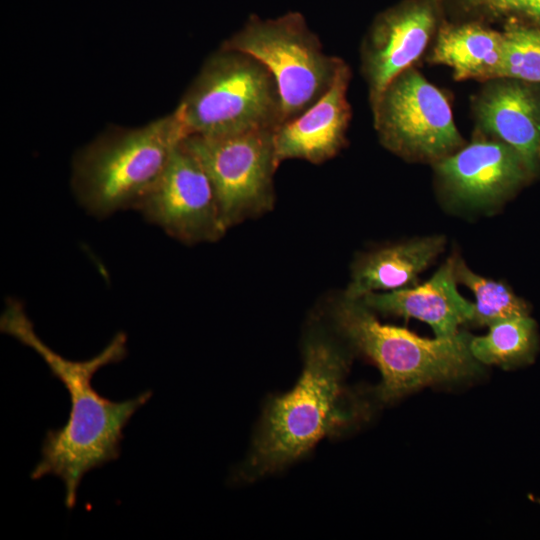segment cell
<instances>
[{"label":"cell","instance_id":"6da1fadb","mask_svg":"<svg viewBox=\"0 0 540 540\" xmlns=\"http://www.w3.org/2000/svg\"><path fill=\"white\" fill-rule=\"evenodd\" d=\"M301 350L296 384L265 401L248 452L231 473L232 484H250L288 468L364 415L367 404L346 385L353 351L321 309L304 327Z\"/></svg>","mask_w":540,"mask_h":540},{"label":"cell","instance_id":"7a4b0ae2","mask_svg":"<svg viewBox=\"0 0 540 540\" xmlns=\"http://www.w3.org/2000/svg\"><path fill=\"white\" fill-rule=\"evenodd\" d=\"M0 330L33 349L69 394L68 421L61 428L46 432L41 459L30 478L39 480L47 475L60 478L65 486V506L73 509L83 477L119 458L124 428L136 411L150 400L153 392L146 390L124 401H112L94 389L95 373L127 356V335L122 331L94 357L84 361L70 360L39 338L23 304L14 298L6 300Z\"/></svg>","mask_w":540,"mask_h":540},{"label":"cell","instance_id":"3957f363","mask_svg":"<svg viewBox=\"0 0 540 540\" xmlns=\"http://www.w3.org/2000/svg\"><path fill=\"white\" fill-rule=\"evenodd\" d=\"M353 352L371 360L381 373L373 399L392 403L427 385L456 382L477 375L480 363L470 351L471 335L422 338L408 329L383 324L360 299L342 294L321 308Z\"/></svg>","mask_w":540,"mask_h":540},{"label":"cell","instance_id":"277c9868","mask_svg":"<svg viewBox=\"0 0 540 540\" xmlns=\"http://www.w3.org/2000/svg\"><path fill=\"white\" fill-rule=\"evenodd\" d=\"M187 136L177 107L140 127L104 131L74 156L71 186L77 201L97 218L134 209Z\"/></svg>","mask_w":540,"mask_h":540},{"label":"cell","instance_id":"5b68a950","mask_svg":"<svg viewBox=\"0 0 540 540\" xmlns=\"http://www.w3.org/2000/svg\"><path fill=\"white\" fill-rule=\"evenodd\" d=\"M177 108L188 136L274 130L283 122L271 72L253 56L222 46L205 60Z\"/></svg>","mask_w":540,"mask_h":540},{"label":"cell","instance_id":"8992f818","mask_svg":"<svg viewBox=\"0 0 540 540\" xmlns=\"http://www.w3.org/2000/svg\"><path fill=\"white\" fill-rule=\"evenodd\" d=\"M221 46L253 56L271 72L280 91L282 123L321 98L345 63L324 52L318 36L298 12L275 19L252 15Z\"/></svg>","mask_w":540,"mask_h":540},{"label":"cell","instance_id":"52a82bcc","mask_svg":"<svg viewBox=\"0 0 540 540\" xmlns=\"http://www.w3.org/2000/svg\"><path fill=\"white\" fill-rule=\"evenodd\" d=\"M274 130L223 136L189 135L184 139L212 182L228 229L274 207V174L279 166Z\"/></svg>","mask_w":540,"mask_h":540},{"label":"cell","instance_id":"ba28073f","mask_svg":"<svg viewBox=\"0 0 540 540\" xmlns=\"http://www.w3.org/2000/svg\"><path fill=\"white\" fill-rule=\"evenodd\" d=\"M371 109L381 144L406 160L434 164L463 147L448 99L413 66L388 84Z\"/></svg>","mask_w":540,"mask_h":540},{"label":"cell","instance_id":"9c48e42d","mask_svg":"<svg viewBox=\"0 0 540 540\" xmlns=\"http://www.w3.org/2000/svg\"><path fill=\"white\" fill-rule=\"evenodd\" d=\"M134 209L147 222L187 245L215 242L228 230L212 182L184 140Z\"/></svg>","mask_w":540,"mask_h":540},{"label":"cell","instance_id":"30bf717a","mask_svg":"<svg viewBox=\"0 0 540 540\" xmlns=\"http://www.w3.org/2000/svg\"><path fill=\"white\" fill-rule=\"evenodd\" d=\"M441 0H403L376 16L361 46L371 107L388 84L413 66L442 24Z\"/></svg>","mask_w":540,"mask_h":540},{"label":"cell","instance_id":"8fae6325","mask_svg":"<svg viewBox=\"0 0 540 540\" xmlns=\"http://www.w3.org/2000/svg\"><path fill=\"white\" fill-rule=\"evenodd\" d=\"M434 164L449 198L472 208L503 202L532 177L518 152L496 139L475 140Z\"/></svg>","mask_w":540,"mask_h":540},{"label":"cell","instance_id":"7c38bea8","mask_svg":"<svg viewBox=\"0 0 540 540\" xmlns=\"http://www.w3.org/2000/svg\"><path fill=\"white\" fill-rule=\"evenodd\" d=\"M350 79V67L344 63L321 98L298 116L275 128L273 140L279 165L289 159L321 164L344 147L351 120L347 98Z\"/></svg>","mask_w":540,"mask_h":540},{"label":"cell","instance_id":"4fadbf2b","mask_svg":"<svg viewBox=\"0 0 540 540\" xmlns=\"http://www.w3.org/2000/svg\"><path fill=\"white\" fill-rule=\"evenodd\" d=\"M474 112L479 131L515 149L534 176L540 165V84L489 80Z\"/></svg>","mask_w":540,"mask_h":540},{"label":"cell","instance_id":"5bb4252c","mask_svg":"<svg viewBox=\"0 0 540 540\" xmlns=\"http://www.w3.org/2000/svg\"><path fill=\"white\" fill-rule=\"evenodd\" d=\"M455 265L456 258H449L422 285L369 293L359 299L374 312L423 321L437 338L453 337L459 326L471 323L474 316V304L457 290Z\"/></svg>","mask_w":540,"mask_h":540},{"label":"cell","instance_id":"9a60e30c","mask_svg":"<svg viewBox=\"0 0 540 540\" xmlns=\"http://www.w3.org/2000/svg\"><path fill=\"white\" fill-rule=\"evenodd\" d=\"M444 244L443 237L428 236L372 250L354 263L344 293L359 299L369 293L412 287Z\"/></svg>","mask_w":540,"mask_h":540},{"label":"cell","instance_id":"2e32d148","mask_svg":"<svg viewBox=\"0 0 540 540\" xmlns=\"http://www.w3.org/2000/svg\"><path fill=\"white\" fill-rule=\"evenodd\" d=\"M503 56L502 32L476 21H443L429 61L450 67L455 80L489 81L499 78Z\"/></svg>","mask_w":540,"mask_h":540},{"label":"cell","instance_id":"e0dca14e","mask_svg":"<svg viewBox=\"0 0 540 540\" xmlns=\"http://www.w3.org/2000/svg\"><path fill=\"white\" fill-rule=\"evenodd\" d=\"M537 345L536 323L525 315L499 321L486 335L471 337L470 351L480 364L514 368L530 363Z\"/></svg>","mask_w":540,"mask_h":540},{"label":"cell","instance_id":"ac0fdd59","mask_svg":"<svg viewBox=\"0 0 540 540\" xmlns=\"http://www.w3.org/2000/svg\"><path fill=\"white\" fill-rule=\"evenodd\" d=\"M457 281L466 285L475 296L474 316L471 323L491 326L499 321L528 315V306L502 282L482 277L459 259H456Z\"/></svg>","mask_w":540,"mask_h":540},{"label":"cell","instance_id":"d6986e66","mask_svg":"<svg viewBox=\"0 0 540 540\" xmlns=\"http://www.w3.org/2000/svg\"><path fill=\"white\" fill-rule=\"evenodd\" d=\"M502 33L504 56L499 78L540 84V29L508 23Z\"/></svg>","mask_w":540,"mask_h":540},{"label":"cell","instance_id":"ffe728a7","mask_svg":"<svg viewBox=\"0 0 540 540\" xmlns=\"http://www.w3.org/2000/svg\"><path fill=\"white\" fill-rule=\"evenodd\" d=\"M455 5L473 18L471 21H502L540 29V0H441ZM504 24V25H505Z\"/></svg>","mask_w":540,"mask_h":540}]
</instances>
